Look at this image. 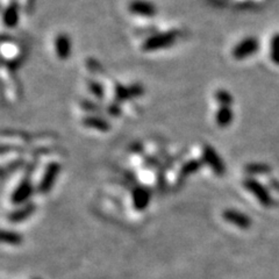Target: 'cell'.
Wrapping results in <instances>:
<instances>
[{
    "label": "cell",
    "mask_w": 279,
    "mask_h": 279,
    "mask_svg": "<svg viewBox=\"0 0 279 279\" xmlns=\"http://www.w3.org/2000/svg\"><path fill=\"white\" fill-rule=\"evenodd\" d=\"M182 36V31L177 28L157 30L156 33L144 37L139 47L140 52L150 54L171 48Z\"/></svg>",
    "instance_id": "cell-1"
},
{
    "label": "cell",
    "mask_w": 279,
    "mask_h": 279,
    "mask_svg": "<svg viewBox=\"0 0 279 279\" xmlns=\"http://www.w3.org/2000/svg\"><path fill=\"white\" fill-rule=\"evenodd\" d=\"M25 48L13 37L4 36L2 40V64L17 70L25 60Z\"/></svg>",
    "instance_id": "cell-2"
},
{
    "label": "cell",
    "mask_w": 279,
    "mask_h": 279,
    "mask_svg": "<svg viewBox=\"0 0 279 279\" xmlns=\"http://www.w3.org/2000/svg\"><path fill=\"white\" fill-rule=\"evenodd\" d=\"M0 76H2V90L4 98L9 103H18L20 100L21 88L15 70L5 64H2Z\"/></svg>",
    "instance_id": "cell-3"
},
{
    "label": "cell",
    "mask_w": 279,
    "mask_h": 279,
    "mask_svg": "<svg viewBox=\"0 0 279 279\" xmlns=\"http://www.w3.org/2000/svg\"><path fill=\"white\" fill-rule=\"evenodd\" d=\"M261 43L256 36H246L231 48V58L235 61H246L253 57L259 50Z\"/></svg>",
    "instance_id": "cell-4"
},
{
    "label": "cell",
    "mask_w": 279,
    "mask_h": 279,
    "mask_svg": "<svg viewBox=\"0 0 279 279\" xmlns=\"http://www.w3.org/2000/svg\"><path fill=\"white\" fill-rule=\"evenodd\" d=\"M127 11L129 14L148 21L158 14V7L151 0H129Z\"/></svg>",
    "instance_id": "cell-5"
},
{
    "label": "cell",
    "mask_w": 279,
    "mask_h": 279,
    "mask_svg": "<svg viewBox=\"0 0 279 279\" xmlns=\"http://www.w3.org/2000/svg\"><path fill=\"white\" fill-rule=\"evenodd\" d=\"M243 187L250 193H253L255 198H256L259 203L264 207H272L274 205V199L271 195L269 188L266 187L264 184L258 182L254 177H247L243 180Z\"/></svg>",
    "instance_id": "cell-6"
},
{
    "label": "cell",
    "mask_w": 279,
    "mask_h": 279,
    "mask_svg": "<svg viewBox=\"0 0 279 279\" xmlns=\"http://www.w3.org/2000/svg\"><path fill=\"white\" fill-rule=\"evenodd\" d=\"M21 5L19 0H4L3 2V25L9 29H13L20 22Z\"/></svg>",
    "instance_id": "cell-7"
},
{
    "label": "cell",
    "mask_w": 279,
    "mask_h": 279,
    "mask_svg": "<svg viewBox=\"0 0 279 279\" xmlns=\"http://www.w3.org/2000/svg\"><path fill=\"white\" fill-rule=\"evenodd\" d=\"M53 48L55 56L62 62L68 61L72 54V40L70 35L65 31H61L55 35L53 41Z\"/></svg>",
    "instance_id": "cell-8"
},
{
    "label": "cell",
    "mask_w": 279,
    "mask_h": 279,
    "mask_svg": "<svg viewBox=\"0 0 279 279\" xmlns=\"http://www.w3.org/2000/svg\"><path fill=\"white\" fill-rule=\"evenodd\" d=\"M202 155L203 162L206 163L214 171V174H217L218 176H223L226 174L225 162L221 160V157H220V155L213 147H211L210 144H204L202 149Z\"/></svg>",
    "instance_id": "cell-9"
},
{
    "label": "cell",
    "mask_w": 279,
    "mask_h": 279,
    "mask_svg": "<svg viewBox=\"0 0 279 279\" xmlns=\"http://www.w3.org/2000/svg\"><path fill=\"white\" fill-rule=\"evenodd\" d=\"M30 175H26L20 184L15 187L13 193L11 195V203L13 205H25L34 192L33 183L30 180Z\"/></svg>",
    "instance_id": "cell-10"
},
{
    "label": "cell",
    "mask_w": 279,
    "mask_h": 279,
    "mask_svg": "<svg viewBox=\"0 0 279 279\" xmlns=\"http://www.w3.org/2000/svg\"><path fill=\"white\" fill-rule=\"evenodd\" d=\"M61 171V164L57 162H50L47 166L45 174L42 176V179L38 184V192L40 193H48L54 186L55 180H56L58 174Z\"/></svg>",
    "instance_id": "cell-11"
},
{
    "label": "cell",
    "mask_w": 279,
    "mask_h": 279,
    "mask_svg": "<svg viewBox=\"0 0 279 279\" xmlns=\"http://www.w3.org/2000/svg\"><path fill=\"white\" fill-rule=\"evenodd\" d=\"M81 123L85 128L93 129V131L100 133H107L111 131L109 121L100 114H86L85 116L82 117Z\"/></svg>",
    "instance_id": "cell-12"
},
{
    "label": "cell",
    "mask_w": 279,
    "mask_h": 279,
    "mask_svg": "<svg viewBox=\"0 0 279 279\" xmlns=\"http://www.w3.org/2000/svg\"><path fill=\"white\" fill-rule=\"evenodd\" d=\"M86 89L97 101H104L107 98V86L99 78L90 77L86 79Z\"/></svg>",
    "instance_id": "cell-13"
},
{
    "label": "cell",
    "mask_w": 279,
    "mask_h": 279,
    "mask_svg": "<svg viewBox=\"0 0 279 279\" xmlns=\"http://www.w3.org/2000/svg\"><path fill=\"white\" fill-rule=\"evenodd\" d=\"M223 219L231 225L236 226L241 229H249L251 227V219L242 212L236 210H226L222 213Z\"/></svg>",
    "instance_id": "cell-14"
},
{
    "label": "cell",
    "mask_w": 279,
    "mask_h": 279,
    "mask_svg": "<svg viewBox=\"0 0 279 279\" xmlns=\"http://www.w3.org/2000/svg\"><path fill=\"white\" fill-rule=\"evenodd\" d=\"M229 105H218L214 114V120L218 127L227 128L234 121V109Z\"/></svg>",
    "instance_id": "cell-15"
},
{
    "label": "cell",
    "mask_w": 279,
    "mask_h": 279,
    "mask_svg": "<svg viewBox=\"0 0 279 279\" xmlns=\"http://www.w3.org/2000/svg\"><path fill=\"white\" fill-rule=\"evenodd\" d=\"M151 199V193L148 188L137 186L133 190V205L136 211H144Z\"/></svg>",
    "instance_id": "cell-16"
},
{
    "label": "cell",
    "mask_w": 279,
    "mask_h": 279,
    "mask_svg": "<svg viewBox=\"0 0 279 279\" xmlns=\"http://www.w3.org/2000/svg\"><path fill=\"white\" fill-rule=\"evenodd\" d=\"M35 210H36V206H35L33 203H27L22 207H19L13 212H11L7 219L13 223L25 221V220L31 217V214L34 213Z\"/></svg>",
    "instance_id": "cell-17"
},
{
    "label": "cell",
    "mask_w": 279,
    "mask_h": 279,
    "mask_svg": "<svg viewBox=\"0 0 279 279\" xmlns=\"http://www.w3.org/2000/svg\"><path fill=\"white\" fill-rule=\"evenodd\" d=\"M243 170H245L246 175L248 177L263 176V175H270L271 172H272V167L266 163L255 162V163L247 164Z\"/></svg>",
    "instance_id": "cell-18"
},
{
    "label": "cell",
    "mask_w": 279,
    "mask_h": 279,
    "mask_svg": "<svg viewBox=\"0 0 279 279\" xmlns=\"http://www.w3.org/2000/svg\"><path fill=\"white\" fill-rule=\"evenodd\" d=\"M213 100L218 105H234V96L226 89H218L213 92Z\"/></svg>",
    "instance_id": "cell-19"
},
{
    "label": "cell",
    "mask_w": 279,
    "mask_h": 279,
    "mask_svg": "<svg viewBox=\"0 0 279 279\" xmlns=\"http://www.w3.org/2000/svg\"><path fill=\"white\" fill-rule=\"evenodd\" d=\"M269 57L274 65L279 66V33H274L271 36L269 43Z\"/></svg>",
    "instance_id": "cell-20"
},
{
    "label": "cell",
    "mask_w": 279,
    "mask_h": 279,
    "mask_svg": "<svg viewBox=\"0 0 279 279\" xmlns=\"http://www.w3.org/2000/svg\"><path fill=\"white\" fill-rule=\"evenodd\" d=\"M203 163H204L203 161H199V160L187 161V162L184 164L182 168H180V172H179L180 178H186L187 176H190L192 174H194V172L199 171V169L202 168Z\"/></svg>",
    "instance_id": "cell-21"
},
{
    "label": "cell",
    "mask_w": 279,
    "mask_h": 279,
    "mask_svg": "<svg viewBox=\"0 0 279 279\" xmlns=\"http://www.w3.org/2000/svg\"><path fill=\"white\" fill-rule=\"evenodd\" d=\"M79 106L86 114H100L105 109L99 101L90 99H81Z\"/></svg>",
    "instance_id": "cell-22"
},
{
    "label": "cell",
    "mask_w": 279,
    "mask_h": 279,
    "mask_svg": "<svg viewBox=\"0 0 279 279\" xmlns=\"http://www.w3.org/2000/svg\"><path fill=\"white\" fill-rule=\"evenodd\" d=\"M86 69L89 70V72L92 74V77H103V74L105 73V69L103 68V65L98 62L96 58H88L85 62Z\"/></svg>",
    "instance_id": "cell-23"
},
{
    "label": "cell",
    "mask_w": 279,
    "mask_h": 279,
    "mask_svg": "<svg viewBox=\"0 0 279 279\" xmlns=\"http://www.w3.org/2000/svg\"><path fill=\"white\" fill-rule=\"evenodd\" d=\"M2 241L5 245L10 246H20L22 243V236L20 234L15 233L12 230H3L2 231Z\"/></svg>",
    "instance_id": "cell-24"
},
{
    "label": "cell",
    "mask_w": 279,
    "mask_h": 279,
    "mask_svg": "<svg viewBox=\"0 0 279 279\" xmlns=\"http://www.w3.org/2000/svg\"><path fill=\"white\" fill-rule=\"evenodd\" d=\"M105 112L112 117H119L123 115L124 107H123V105L114 103V101H109L107 106L105 107Z\"/></svg>",
    "instance_id": "cell-25"
},
{
    "label": "cell",
    "mask_w": 279,
    "mask_h": 279,
    "mask_svg": "<svg viewBox=\"0 0 279 279\" xmlns=\"http://www.w3.org/2000/svg\"><path fill=\"white\" fill-rule=\"evenodd\" d=\"M129 89H131V93L133 99H140V98H142L145 93V89L144 86L141 83H132L129 84Z\"/></svg>",
    "instance_id": "cell-26"
},
{
    "label": "cell",
    "mask_w": 279,
    "mask_h": 279,
    "mask_svg": "<svg viewBox=\"0 0 279 279\" xmlns=\"http://www.w3.org/2000/svg\"><path fill=\"white\" fill-rule=\"evenodd\" d=\"M19 2H20L22 11L27 14H30L34 10L35 2H36V0H19Z\"/></svg>",
    "instance_id": "cell-27"
},
{
    "label": "cell",
    "mask_w": 279,
    "mask_h": 279,
    "mask_svg": "<svg viewBox=\"0 0 279 279\" xmlns=\"http://www.w3.org/2000/svg\"><path fill=\"white\" fill-rule=\"evenodd\" d=\"M269 186L271 190L279 192V180L277 178H270L269 179Z\"/></svg>",
    "instance_id": "cell-28"
},
{
    "label": "cell",
    "mask_w": 279,
    "mask_h": 279,
    "mask_svg": "<svg viewBox=\"0 0 279 279\" xmlns=\"http://www.w3.org/2000/svg\"><path fill=\"white\" fill-rule=\"evenodd\" d=\"M215 2H226V0H215Z\"/></svg>",
    "instance_id": "cell-29"
}]
</instances>
